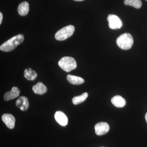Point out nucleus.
I'll return each mask as SVG.
<instances>
[{
  "label": "nucleus",
  "mask_w": 147,
  "mask_h": 147,
  "mask_svg": "<svg viewBox=\"0 0 147 147\" xmlns=\"http://www.w3.org/2000/svg\"><path fill=\"white\" fill-rule=\"evenodd\" d=\"M24 37L23 34L15 36L2 44L0 46V50L5 52L12 51L18 45L21 44L24 41Z\"/></svg>",
  "instance_id": "obj_1"
},
{
  "label": "nucleus",
  "mask_w": 147,
  "mask_h": 147,
  "mask_svg": "<svg viewBox=\"0 0 147 147\" xmlns=\"http://www.w3.org/2000/svg\"><path fill=\"white\" fill-rule=\"evenodd\" d=\"M117 45L121 49L123 50L130 49L133 45L134 40L130 34L125 33L121 35L116 40Z\"/></svg>",
  "instance_id": "obj_2"
},
{
  "label": "nucleus",
  "mask_w": 147,
  "mask_h": 147,
  "mask_svg": "<svg viewBox=\"0 0 147 147\" xmlns=\"http://www.w3.org/2000/svg\"><path fill=\"white\" fill-rule=\"evenodd\" d=\"M58 65L62 69L66 72L71 71L77 67L75 60L70 57H65L61 58L58 62Z\"/></svg>",
  "instance_id": "obj_3"
},
{
  "label": "nucleus",
  "mask_w": 147,
  "mask_h": 147,
  "mask_svg": "<svg viewBox=\"0 0 147 147\" xmlns=\"http://www.w3.org/2000/svg\"><path fill=\"white\" fill-rule=\"evenodd\" d=\"M74 27L69 25L58 31L55 35V38L59 40H64L71 37L74 32Z\"/></svg>",
  "instance_id": "obj_4"
},
{
  "label": "nucleus",
  "mask_w": 147,
  "mask_h": 147,
  "mask_svg": "<svg viewBox=\"0 0 147 147\" xmlns=\"http://www.w3.org/2000/svg\"><path fill=\"white\" fill-rule=\"evenodd\" d=\"M107 20L108 21L109 28L111 29H120L122 26V21L117 15L110 14L108 16Z\"/></svg>",
  "instance_id": "obj_5"
},
{
  "label": "nucleus",
  "mask_w": 147,
  "mask_h": 147,
  "mask_svg": "<svg viewBox=\"0 0 147 147\" xmlns=\"http://www.w3.org/2000/svg\"><path fill=\"white\" fill-rule=\"evenodd\" d=\"M96 134L98 136L103 135L107 133L110 129V127L107 123H98L94 127Z\"/></svg>",
  "instance_id": "obj_6"
},
{
  "label": "nucleus",
  "mask_w": 147,
  "mask_h": 147,
  "mask_svg": "<svg viewBox=\"0 0 147 147\" xmlns=\"http://www.w3.org/2000/svg\"><path fill=\"white\" fill-rule=\"evenodd\" d=\"M2 120L9 128L12 129L14 128L15 126V119L12 115L9 114H4L2 116Z\"/></svg>",
  "instance_id": "obj_7"
},
{
  "label": "nucleus",
  "mask_w": 147,
  "mask_h": 147,
  "mask_svg": "<svg viewBox=\"0 0 147 147\" xmlns=\"http://www.w3.org/2000/svg\"><path fill=\"white\" fill-rule=\"evenodd\" d=\"M20 90L17 87H13L10 91L7 92L4 96V99L5 101H8L14 99L19 96L20 94Z\"/></svg>",
  "instance_id": "obj_8"
},
{
  "label": "nucleus",
  "mask_w": 147,
  "mask_h": 147,
  "mask_svg": "<svg viewBox=\"0 0 147 147\" xmlns=\"http://www.w3.org/2000/svg\"><path fill=\"white\" fill-rule=\"evenodd\" d=\"M55 118L56 121L62 126H65L68 123V119L65 114L60 111L55 113Z\"/></svg>",
  "instance_id": "obj_9"
},
{
  "label": "nucleus",
  "mask_w": 147,
  "mask_h": 147,
  "mask_svg": "<svg viewBox=\"0 0 147 147\" xmlns=\"http://www.w3.org/2000/svg\"><path fill=\"white\" fill-rule=\"evenodd\" d=\"M16 105L20 110L25 111L29 108V104L28 98L26 96H22L16 100Z\"/></svg>",
  "instance_id": "obj_10"
},
{
  "label": "nucleus",
  "mask_w": 147,
  "mask_h": 147,
  "mask_svg": "<svg viewBox=\"0 0 147 147\" xmlns=\"http://www.w3.org/2000/svg\"><path fill=\"white\" fill-rule=\"evenodd\" d=\"M32 90L36 94L42 95L47 91V88L43 83L39 82L33 86Z\"/></svg>",
  "instance_id": "obj_11"
},
{
  "label": "nucleus",
  "mask_w": 147,
  "mask_h": 147,
  "mask_svg": "<svg viewBox=\"0 0 147 147\" xmlns=\"http://www.w3.org/2000/svg\"><path fill=\"white\" fill-rule=\"evenodd\" d=\"M111 102L113 105L117 108H122L126 104L125 99L119 95L114 96L111 99Z\"/></svg>",
  "instance_id": "obj_12"
},
{
  "label": "nucleus",
  "mask_w": 147,
  "mask_h": 147,
  "mask_svg": "<svg viewBox=\"0 0 147 147\" xmlns=\"http://www.w3.org/2000/svg\"><path fill=\"white\" fill-rule=\"evenodd\" d=\"M29 4L26 1L21 3L18 5V12L19 15L21 16H25L28 13Z\"/></svg>",
  "instance_id": "obj_13"
},
{
  "label": "nucleus",
  "mask_w": 147,
  "mask_h": 147,
  "mask_svg": "<svg viewBox=\"0 0 147 147\" xmlns=\"http://www.w3.org/2000/svg\"><path fill=\"white\" fill-rule=\"evenodd\" d=\"M67 79L69 83L73 85H80L84 82V79L82 77L70 74L67 75Z\"/></svg>",
  "instance_id": "obj_14"
},
{
  "label": "nucleus",
  "mask_w": 147,
  "mask_h": 147,
  "mask_svg": "<svg viewBox=\"0 0 147 147\" xmlns=\"http://www.w3.org/2000/svg\"><path fill=\"white\" fill-rule=\"evenodd\" d=\"M24 77L30 81H34L36 79L37 74L36 71L29 68L26 69L24 71Z\"/></svg>",
  "instance_id": "obj_15"
},
{
  "label": "nucleus",
  "mask_w": 147,
  "mask_h": 147,
  "mask_svg": "<svg viewBox=\"0 0 147 147\" xmlns=\"http://www.w3.org/2000/svg\"><path fill=\"white\" fill-rule=\"evenodd\" d=\"M88 97V93L84 92L81 95L75 96L72 98V102L74 105H78L84 102Z\"/></svg>",
  "instance_id": "obj_16"
},
{
  "label": "nucleus",
  "mask_w": 147,
  "mask_h": 147,
  "mask_svg": "<svg viewBox=\"0 0 147 147\" xmlns=\"http://www.w3.org/2000/svg\"><path fill=\"white\" fill-rule=\"evenodd\" d=\"M124 3L125 5L131 6L137 9L141 8L142 4L141 0H124Z\"/></svg>",
  "instance_id": "obj_17"
},
{
  "label": "nucleus",
  "mask_w": 147,
  "mask_h": 147,
  "mask_svg": "<svg viewBox=\"0 0 147 147\" xmlns=\"http://www.w3.org/2000/svg\"><path fill=\"white\" fill-rule=\"evenodd\" d=\"M3 16L2 13L0 12V24H1L2 21Z\"/></svg>",
  "instance_id": "obj_18"
},
{
  "label": "nucleus",
  "mask_w": 147,
  "mask_h": 147,
  "mask_svg": "<svg viewBox=\"0 0 147 147\" xmlns=\"http://www.w3.org/2000/svg\"><path fill=\"white\" fill-rule=\"evenodd\" d=\"M145 119H146V121L147 123V113H146V115H145Z\"/></svg>",
  "instance_id": "obj_19"
},
{
  "label": "nucleus",
  "mask_w": 147,
  "mask_h": 147,
  "mask_svg": "<svg viewBox=\"0 0 147 147\" xmlns=\"http://www.w3.org/2000/svg\"><path fill=\"white\" fill-rule=\"evenodd\" d=\"M75 1H84V0H74Z\"/></svg>",
  "instance_id": "obj_20"
},
{
  "label": "nucleus",
  "mask_w": 147,
  "mask_h": 147,
  "mask_svg": "<svg viewBox=\"0 0 147 147\" xmlns=\"http://www.w3.org/2000/svg\"><path fill=\"white\" fill-rule=\"evenodd\" d=\"M146 1H147V0H146Z\"/></svg>",
  "instance_id": "obj_21"
}]
</instances>
